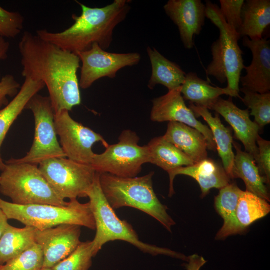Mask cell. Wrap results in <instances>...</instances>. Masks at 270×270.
I'll return each instance as SVG.
<instances>
[{
  "label": "cell",
  "mask_w": 270,
  "mask_h": 270,
  "mask_svg": "<svg viewBox=\"0 0 270 270\" xmlns=\"http://www.w3.org/2000/svg\"><path fill=\"white\" fill-rule=\"evenodd\" d=\"M22 76L46 86L54 114L81 104L77 72L80 60L74 53L25 32L18 44Z\"/></svg>",
  "instance_id": "cell-1"
},
{
  "label": "cell",
  "mask_w": 270,
  "mask_h": 270,
  "mask_svg": "<svg viewBox=\"0 0 270 270\" xmlns=\"http://www.w3.org/2000/svg\"><path fill=\"white\" fill-rule=\"evenodd\" d=\"M80 6V16L72 15L74 24L60 32L38 30L36 34L42 40L64 50L78 54L90 50L97 44L104 50L113 40L115 28L126 18L131 7L130 0H114L103 8H90L76 1Z\"/></svg>",
  "instance_id": "cell-2"
},
{
  "label": "cell",
  "mask_w": 270,
  "mask_h": 270,
  "mask_svg": "<svg viewBox=\"0 0 270 270\" xmlns=\"http://www.w3.org/2000/svg\"><path fill=\"white\" fill-rule=\"evenodd\" d=\"M154 172L140 177L120 178L100 173L102 191L114 209L130 207L140 210L160 222L168 230L176 222L167 212L168 208L161 203L153 188Z\"/></svg>",
  "instance_id": "cell-3"
},
{
  "label": "cell",
  "mask_w": 270,
  "mask_h": 270,
  "mask_svg": "<svg viewBox=\"0 0 270 270\" xmlns=\"http://www.w3.org/2000/svg\"><path fill=\"white\" fill-rule=\"evenodd\" d=\"M87 197L96 224V234L92 241L96 256L104 245L110 241L120 240L128 242L144 252L152 256L164 255L188 262V257L172 250L140 241L132 226L126 220L120 219L108 203L101 188L100 173L97 172Z\"/></svg>",
  "instance_id": "cell-4"
},
{
  "label": "cell",
  "mask_w": 270,
  "mask_h": 270,
  "mask_svg": "<svg viewBox=\"0 0 270 270\" xmlns=\"http://www.w3.org/2000/svg\"><path fill=\"white\" fill-rule=\"evenodd\" d=\"M206 18L219 30L218 38L211 46L212 60L206 69L208 76L220 84L228 82L226 87L230 97L240 98V80L244 69V54L238 44L240 35L232 29L222 16L220 8L210 0L206 1Z\"/></svg>",
  "instance_id": "cell-5"
},
{
  "label": "cell",
  "mask_w": 270,
  "mask_h": 270,
  "mask_svg": "<svg viewBox=\"0 0 270 270\" xmlns=\"http://www.w3.org/2000/svg\"><path fill=\"white\" fill-rule=\"evenodd\" d=\"M0 174V192L18 205L50 204L65 206L68 202L52 188L38 165L6 162Z\"/></svg>",
  "instance_id": "cell-6"
},
{
  "label": "cell",
  "mask_w": 270,
  "mask_h": 270,
  "mask_svg": "<svg viewBox=\"0 0 270 270\" xmlns=\"http://www.w3.org/2000/svg\"><path fill=\"white\" fill-rule=\"evenodd\" d=\"M0 208L8 220H18L25 226L44 230L61 224H70L96 230V224L89 202L70 200L68 205H18L0 198Z\"/></svg>",
  "instance_id": "cell-7"
},
{
  "label": "cell",
  "mask_w": 270,
  "mask_h": 270,
  "mask_svg": "<svg viewBox=\"0 0 270 270\" xmlns=\"http://www.w3.org/2000/svg\"><path fill=\"white\" fill-rule=\"evenodd\" d=\"M140 138L134 131L123 130L118 143L109 145L101 154H95L92 164L96 172L120 178H134L142 166L150 163L147 145L138 144Z\"/></svg>",
  "instance_id": "cell-8"
},
{
  "label": "cell",
  "mask_w": 270,
  "mask_h": 270,
  "mask_svg": "<svg viewBox=\"0 0 270 270\" xmlns=\"http://www.w3.org/2000/svg\"><path fill=\"white\" fill-rule=\"evenodd\" d=\"M26 110H31L34 116L35 130L33 144L24 156L11 158L8 161L38 165L49 159L66 158L58 140L55 114L49 97L36 94L29 101Z\"/></svg>",
  "instance_id": "cell-9"
},
{
  "label": "cell",
  "mask_w": 270,
  "mask_h": 270,
  "mask_svg": "<svg viewBox=\"0 0 270 270\" xmlns=\"http://www.w3.org/2000/svg\"><path fill=\"white\" fill-rule=\"evenodd\" d=\"M38 166L52 188L64 200L87 197L96 174L92 165L66 158L49 159Z\"/></svg>",
  "instance_id": "cell-10"
},
{
  "label": "cell",
  "mask_w": 270,
  "mask_h": 270,
  "mask_svg": "<svg viewBox=\"0 0 270 270\" xmlns=\"http://www.w3.org/2000/svg\"><path fill=\"white\" fill-rule=\"evenodd\" d=\"M54 124L60 146L66 158L72 160L91 165L95 154L93 146L99 142L105 148L109 146L100 134L74 120L68 110L55 114Z\"/></svg>",
  "instance_id": "cell-11"
},
{
  "label": "cell",
  "mask_w": 270,
  "mask_h": 270,
  "mask_svg": "<svg viewBox=\"0 0 270 270\" xmlns=\"http://www.w3.org/2000/svg\"><path fill=\"white\" fill-rule=\"evenodd\" d=\"M77 55L82 64L79 86L84 90L90 88L102 78H115L120 70L136 66L141 60V56L138 52H108L97 44H94L90 50Z\"/></svg>",
  "instance_id": "cell-12"
},
{
  "label": "cell",
  "mask_w": 270,
  "mask_h": 270,
  "mask_svg": "<svg viewBox=\"0 0 270 270\" xmlns=\"http://www.w3.org/2000/svg\"><path fill=\"white\" fill-rule=\"evenodd\" d=\"M180 86L152 100L150 118L154 122H178L185 124L200 132L208 142V149L216 151L212 133L210 128L197 120L188 108L181 94Z\"/></svg>",
  "instance_id": "cell-13"
},
{
  "label": "cell",
  "mask_w": 270,
  "mask_h": 270,
  "mask_svg": "<svg viewBox=\"0 0 270 270\" xmlns=\"http://www.w3.org/2000/svg\"><path fill=\"white\" fill-rule=\"evenodd\" d=\"M80 227L64 224L36 230V240L43 252V268H52L73 252L81 243Z\"/></svg>",
  "instance_id": "cell-14"
},
{
  "label": "cell",
  "mask_w": 270,
  "mask_h": 270,
  "mask_svg": "<svg viewBox=\"0 0 270 270\" xmlns=\"http://www.w3.org/2000/svg\"><path fill=\"white\" fill-rule=\"evenodd\" d=\"M166 14L178 26L184 47L192 49L194 38L204 25L206 8L201 0H170L164 6Z\"/></svg>",
  "instance_id": "cell-15"
},
{
  "label": "cell",
  "mask_w": 270,
  "mask_h": 270,
  "mask_svg": "<svg viewBox=\"0 0 270 270\" xmlns=\"http://www.w3.org/2000/svg\"><path fill=\"white\" fill-rule=\"evenodd\" d=\"M210 110L222 116L230 124L234 132L236 139L243 144L245 152L255 160L258 154L256 138L261 130L258 124L250 118L248 109L242 110L236 106L232 97L226 100L220 98Z\"/></svg>",
  "instance_id": "cell-16"
},
{
  "label": "cell",
  "mask_w": 270,
  "mask_h": 270,
  "mask_svg": "<svg viewBox=\"0 0 270 270\" xmlns=\"http://www.w3.org/2000/svg\"><path fill=\"white\" fill-rule=\"evenodd\" d=\"M242 44L252 54L251 64L244 66L246 74L241 76L240 82L242 88L259 94L270 90V41L262 38L251 40L246 36L242 39Z\"/></svg>",
  "instance_id": "cell-17"
},
{
  "label": "cell",
  "mask_w": 270,
  "mask_h": 270,
  "mask_svg": "<svg viewBox=\"0 0 270 270\" xmlns=\"http://www.w3.org/2000/svg\"><path fill=\"white\" fill-rule=\"evenodd\" d=\"M170 177L168 196L175 193L174 180L178 175L189 176L198 184L202 194L205 197L212 188L221 189L230 184V178L221 164L212 159L206 158L192 165L182 166L168 172Z\"/></svg>",
  "instance_id": "cell-18"
},
{
  "label": "cell",
  "mask_w": 270,
  "mask_h": 270,
  "mask_svg": "<svg viewBox=\"0 0 270 270\" xmlns=\"http://www.w3.org/2000/svg\"><path fill=\"white\" fill-rule=\"evenodd\" d=\"M164 138L186 154L194 164L208 156V142L197 130L178 122H168Z\"/></svg>",
  "instance_id": "cell-19"
},
{
  "label": "cell",
  "mask_w": 270,
  "mask_h": 270,
  "mask_svg": "<svg viewBox=\"0 0 270 270\" xmlns=\"http://www.w3.org/2000/svg\"><path fill=\"white\" fill-rule=\"evenodd\" d=\"M189 108L196 118L202 117L209 126L216 146V150L222 159L223 168L230 179L233 178L235 154L234 152L233 138L230 130L226 127L220 118L219 114L213 116L208 110L190 103Z\"/></svg>",
  "instance_id": "cell-20"
},
{
  "label": "cell",
  "mask_w": 270,
  "mask_h": 270,
  "mask_svg": "<svg viewBox=\"0 0 270 270\" xmlns=\"http://www.w3.org/2000/svg\"><path fill=\"white\" fill-rule=\"evenodd\" d=\"M45 86L44 82L26 78L22 86L12 100L0 110V170L6 164L1 156V148L12 124L21 114L30 99Z\"/></svg>",
  "instance_id": "cell-21"
},
{
  "label": "cell",
  "mask_w": 270,
  "mask_h": 270,
  "mask_svg": "<svg viewBox=\"0 0 270 270\" xmlns=\"http://www.w3.org/2000/svg\"><path fill=\"white\" fill-rule=\"evenodd\" d=\"M236 150L234 157L233 178H241L246 186V191L270 202V194L265 185L266 182L261 176L254 158L250 154L243 151L240 146L233 142Z\"/></svg>",
  "instance_id": "cell-22"
},
{
  "label": "cell",
  "mask_w": 270,
  "mask_h": 270,
  "mask_svg": "<svg viewBox=\"0 0 270 270\" xmlns=\"http://www.w3.org/2000/svg\"><path fill=\"white\" fill-rule=\"evenodd\" d=\"M242 191L236 183L229 184L220 189L218 194L215 197L216 210L224 222L216 236V240H223L243 232L236 218L238 200Z\"/></svg>",
  "instance_id": "cell-23"
},
{
  "label": "cell",
  "mask_w": 270,
  "mask_h": 270,
  "mask_svg": "<svg viewBox=\"0 0 270 270\" xmlns=\"http://www.w3.org/2000/svg\"><path fill=\"white\" fill-rule=\"evenodd\" d=\"M146 51L152 68L148 85L150 89L162 84L170 91L182 85L186 74L180 66L168 60L155 48L148 46Z\"/></svg>",
  "instance_id": "cell-24"
},
{
  "label": "cell",
  "mask_w": 270,
  "mask_h": 270,
  "mask_svg": "<svg viewBox=\"0 0 270 270\" xmlns=\"http://www.w3.org/2000/svg\"><path fill=\"white\" fill-rule=\"evenodd\" d=\"M181 87V94L184 100L208 110H211L221 96L225 94L230 96L226 88L213 86L208 81L202 79L194 72L186 74Z\"/></svg>",
  "instance_id": "cell-25"
},
{
  "label": "cell",
  "mask_w": 270,
  "mask_h": 270,
  "mask_svg": "<svg viewBox=\"0 0 270 270\" xmlns=\"http://www.w3.org/2000/svg\"><path fill=\"white\" fill-rule=\"evenodd\" d=\"M242 24L239 34L251 40L262 38L270 24V0H247L242 10Z\"/></svg>",
  "instance_id": "cell-26"
},
{
  "label": "cell",
  "mask_w": 270,
  "mask_h": 270,
  "mask_svg": "<svg viewBox=\"0 0 270 270\" xmlns=\"http://www.w3.org/2000/svg\"><path fill=\"white\" fill-rule=\"evenodd\" d=\"M150 163L167 172L176 168L192 165L194 162L163 136L152 138L147 145Z\"/></svg>",
  "instance_id": "cell-27"
},
{
  "label": "cell",
  "mask_w": 270,
  "mask_h": 270,
  "mask_svg": "<svg viewBox=\"0 0 270 270\" xmlns=\"http://www.w3.org/2000/svg\"><path fill=\"white\" fill-rule=\"evenodd\" d=\"M36 228L9 224L0 239V265L5 264L36 244Z\"/></svg>",
  "instance_id": "cell-28"
},
{
  "label": "cell",
  "mask_w": 270,
  "mask_h": 270,
  "mask_svg": "<svg viewBox=\"0 0 270 270\" xmlns=\"http://www.w3.org/2000/svg\"><path fill=\"white\" fill-rule=\"evenodd\" d=\"M270 212L268 201L248 191H242L238 198L236 218L243 232L256 221Z\"/></svg>",
  "instance_id": "cell-29"
},
{
  "label": "cell",
  "mask_w": 270,
  "mask_h": 270,
  "mask_svg": "<svg viewBox=\"0 0 270 270\" xmlns=\"http://www.w3.org/2000/svg\"><path fill=\"white\" fill-rule=\"evenodd\" d=\"M244 94L241 98L244 104L250 110V116H254V122L262 129L270 123V92L259 94L245 88H240Z\"/></svg>",
  "instance_id": "cell-30"
},
{
  "label": "cell",
  "mask_w": 270,
  "mask_h": 270,
  "mask_svg": "<svg viewBox=\"0 0 270 270\" xmlns=\"http://www.w3.org/2000/svg\"><path fill=\"white\" fill-rule=\"evenodd\" d=\"M94 256L92 241L81 242L73 252L52 268L53 270H89Z\"/></svg>",
  "instance_id": "cell-31"
},
{
  "label": "cell",
  "mask_w": 270,
  "mask_h": 270,
  "mask_svg": "<svg viewBox=\"0 0 270 270\" xmlns=\"http://www.w3.org/2000/svg\"><path fill=\"white\" fill-rule=\"evenodd\" d=\"M44 262L42 250L36 243L5 264L0 265V270H41Z\"/></svg>",
  "instance_id": "cell-32"
},
{
  "label": "cell",
  "mask_w": 270,
  "mask_h": 270,
  "mask_svg": "<svg viewBox=\"0 0 270 270\" xmlns=\"http://www.w3.org/2000/svg\"><path fill=\"white\" fill-rule=\"evenodd\" d=\"M24 18L18 12H10L0 6V36L14 38L24 28Z\"/></svg>",
  "instance_id": "cell-33"
},
{
  "label": "cell",
  "mask_w": 270,
  "mask_h": 270,
  "mask_svg": "<svg viewBox=\"0 0 270 270\" xmlns=\"http://www.w3.org/2000/svg\"><path fill=\"white\" fill-rule=\"evenodd\" d=\"M220 12L230 28L239 34L242 24L244 0H220Z\"/></svg>",
  "instance_id": "cell-34"
},
{
  "label": "cell",
  "mask_w": 270,
  "mask_h": 270,
  "mask_svg": "<svg viewBox=\"0 0 270 270\" xmlns=\"http://www.w3.org/2000/svg\"><path fill=\"white\" fill-rule=\"evenodd\" d=\"M258 154L254 160L261 176L266 184L270 182V142L263 139L260 135L256 138Z\"/></svg>",
  "instance_id": "cell-35"
},
{
  "label": "cell",
  "mask_w": 270,
  "mask_h": 270,
  "mask_svg": "<svg viewBox=\"0 0 270 270\" xmlns=\"http://www.w3.org/2000/svg\"><path fill=\"white\" fill-rule=\"evenodd\" d=\"M20 84L12 74L2 77L0 81V108L8 102V97H14L20 88Z\"/></svg>",
  "instance_id": "cell-36"
},
{
  "label": "cell",
  "mask_w": 270,
  "mask_h": 270,
  "mask_svg": "<svg viewBox=\"0 0 270 270\" xmlns=\"http://www.w3.org/2000/svg\"><path fill=\"white\" fill-rule=\"evenodd\" d=\"M206 262L202 256L194 254L188 256V264L184 266L187 270H200Z\"/></svg>",
  "instance_id": "cell-37"
},
{
  "label": "cell",
  "mask_w": 270,
  "mask_h": 270,
  "mask_svg": "<svg viewBox=\"0 0 270 270\" xmlns=\"http://www.w3.org/2000/svg\"><path fill=\"white\" fill-rule=\"evenodd\" d=\"M10 46V43L0 36V62L8 58ZM2 77L0 70V81Z\"/></svg>",
  "instance_id": "cell-38"
},
{
  "label": "cell",
  "mask_w": 270,
  "mask_h": 270,
  "mask_svg": "<svg viewBox=\"0 0 270 270\" xmlns=\"http://www.w3.org/2000/svg\"><path fill=\"white\" fill-rule=\"evenodd\" d=\"M8 218L4 211L0 208V239L5 230L10 224Z\"/></svg>",
  "instance_id": "cell-39"
},
{
  "label": "cell",
  "mask_w": 270,
  "mask_h": 270,
  "mask_svg": "<svg viewBox=\"0 0 270 270\" xmlns=\"http://www.w3.org/2000/svg\"><path fill=\"white\" fill-rule=\"evenodd\" d=\"M41 270H53L52 268H43Z\"/></svg>",
  "instance_id": "cell-40"
}]
</instances>
